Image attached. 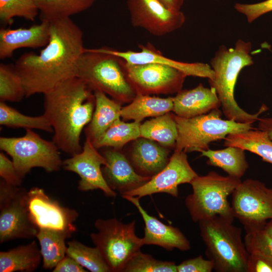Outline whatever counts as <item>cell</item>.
<instances>
[{
	"mask_svg": "<svg viewBox=\"0 0 272 272\" xmlns=\"http://www.w3.org/2000/svg\"><path fill=\"white\" fill-rule=\"evenodd\" d=\"M264 229L265 231L272 237V219L265 224Z\"/></svg>",
	"mask_w": 272,
	"mask_h": 272,
	"instance_id": "obj_45",
	"label": "cell"
},
{
	"mask_svg": "<svg viewBox=\"0 0 272 272\" xmlns=\"http://www.w3.org/2000/svg\"><path fill=\"white\" fill-rule=\"evenodd\" d=\"M27 204L31 219L36 226L68 233H74V224L79 213L74 209L61 206L50 197L43 189L33 187L28 191Z\"/></svg>",
	"mask_w": 272,
	"mask_h": 272,
	"instance_id": "obj_13",
	"label": "cell"
},
{
	"mask_svg": "<svg viewBox=\"0 0 272 272\" xmlns=\"http://www.w3.org/2000/svg\"><path fill=\"white\" fill-rule=\"evenodd\" d=\"M243 240L248 253L257 250L272 256V237L264 228L246 231Z\"/></svg>",
	"mask_w": 272,
	"mask_h": 272,
	"instance_id": "obj_37",
	"label": "cell"
},
{
	"mask_svg": "<svg viewBox=\"0 0 272 272\" xmlns=\"http://www.w3.org/2000/svg\"><path fill=\"white\" fill-rule=\"evenodd\" d=\"M140 125L138 121L128 123L119 119L93 144L97 149L104 147L121 149L129 142L140 138Z\"/></svg>",
	"mask_w": 272,
	"mask_h": 272,
	"instance_id": "obj_31",
	"label": "cell"
},
{
	"mask_svg": "<svg viewBox=\"0 0 272 272\" xmlns=\"http://www.w3.org/2000/svg\"><path fill=\"white\" fill-rule=\"evenodd\" d=\"M251 46L250 42L241 39L237 41L233 48L221 45L211 60L215 73L214 78L209 80L211 87L215 90L226 118L240 123H253L267 109L262 104L257 113L249 114L238 105L234 97V89L240 72L253 63L250 54Z\"/></svg>",
	"mask_w": 272,
	"mask_h": 272,
	"instance_id": "obj_3",
	"label": "cell"
},
{
	"mask_svg": "<svg viewBox=\"0 0 272 272\" xmlns=\"http://www.w3.org/2000/svg\"><path fill=\"white\" fill-rule=\"evenodd\" d=\"M135 221L124 224L116 218L98 219L97 232L90 234L95 245L112 272H123L130 259L144 245L135 232Z\"/></svg>",
	"mask_w": 272,
	"mask_h": 272,
	"instance_id": "obj_8",
	"label": "cell"
},
{
	"mask_svg": "<svg viewBox=\"0 0 272 272\" xmlns=\"http://www.w3.org/2000/svg\"><path fill=\"white\" fill-rule=\"evenodd\" d=\"M233 216L246 231L264 228L272 219V188L255 179H247L237 186L232 194Z\"/></svg>",
	"mask_w": 272,
	"mask_h": 272,
	"instance_id": "obj_11",
	"label": "cell"
},
{
	"mask_svg": "<svg viewBox=\"0 0 272 272\" xmlns=\"http://www.w3.org/2000/svg\"><path fill=\"white\" fill-rule=\"evenodd\" d=\"M214 269L213 262L202 255L182 261L177 265V272H211Z\"/></svg>",
	"mask_w": 272,
	"mask_h": 272,
	"instance_id": "obj_40",
	"label": "cell"
},
{
	"mask_svg": "<svg viewBox=\"0 0 272 272\" xmlns=\"http://www.w3.org/2000/svg\"><path fill=\"white\" fill-rule=\"evenodd\" d=\"M76 77L92 91L102 92L119 102L130 103L137 94L127 78L125 61L96 48L85 49L78 63Z\"/></svg>",
	"mask_w": 272,
	"mask_h": 272,
	"instance_id": "obj_4",
	"label": "cell"
},
{
	"mask_svg": "<svg viewBox=\"0 0 272 272\" xmlns=\"http://www.w3.org/2000/svg\"><path fill=\"white\" fill-rule=\"evenodd\" d=\"M95 106L93 116L84 131L86 138L93 143L115 121L120 119L121 107L119 102L109 98L106 94L94 92Z\"/></svg>",
	"mask_w": 272,
	"mask_h": 272,
	"instance_id": "obj_23",
	"label": "cell"
},
{
	"mask_svg": "<svg viewBox=\"0 0 272 272\" xmlns=\"http://www.w3.org/2000/svg\"><path fill=\"white\" fill-rule=\"evenodd\" d=\"M42 259L36 241L0 252V272H32Z\"/></svg>",
	"mask_w": 272,
	"mask_h": 272,
	"instance_id": "obj_25",
	"label": "cell"
},
{
	"mask_svg": "<svg viewBox=\"0 0 272 272\" xmlns=\"http://www.w3.org/2000/svg\"><path fill=\"white\" fill-rule=\"evenodd\" d=\"M123 272H177V265L173 261L157 260L140 250L128 262Z\"/></svg>",
	"mask_w": 272,
	"mask_h": 272,
	"instance_id": "obj_36",
	"label": "cell"
},
{
	"mask_svg": "<svg viewBox=\"0 0 272 272\" xmlns=\"http://www.w3.org/2000/svg\"><path fill=\"white\" fill-rule=\"evenodd\" d=\"M165 7L174 11H181L184 0H158Z\"/></svg>",
	"mask_w": 272,
	"mask_h": 272,
	"instance_id": "obj_44",
	"label": "cell"
},
{
	"mask_svg": "<svg viewBox=\"0 0 272 272\" xmlns=\"http://www.w3.org/2000/svg\"><path fill=\"white\" fill-rule=\"evenodd\" d=\"M221 115L219 108L189 118L174 114L178 130L175 150L185 153L201 152L209 149L211 143L224 140L229 134L254 128L252 123L223 119Z\"/></svg>",
	"mask_w": 272,
	"mask_h": 272,
	"instance_id": "obj_7",
	"label": "cell"
},
{
	"mask_svg": "<svg viewBox=\"0 0 272 272\" xmlns=\"http://www.w3.org/2000/svg\"><path fill=\"white\" fill-rule=\"evenodd\" d=\"M170 158L167 149L153 141L140 137L133 144L130 162L139 174L152 177L166 166Z\"/></svg>",
	"mask_w": 272,
	"mask_h": 272,
	"instance_id": "obj_22",
	"label": "cell"
},
{
	"mask_svg": "<svg viewBox=\"0 0 272 272\" xmlns=\"http://www.w3.org/2000/svg\"><path fill=\"white\" fill-rule=\"evenodd\" d=\"M233 222L219 216L198 222L206 255L218 272H247L249 253L241 229Z\"/></svg>",
	"mask_w": 272,
	"mask_h": 272,
	"instance_id": "obj_5",
	"label": "cell"
},
{
	"mask_svg": "<svg viewBox=\"0 0 272 272\" xmlns=\"http://www.w3.org/2000/svg\"><path fill=\"white\" fill-rule=\"evenodd\" d=\"M0 149L11 156L22 179L35 167L52 172L62 167L63 161L55 144L43 139L31 129H26L22 137H1Z\"/></svg>",
	"mask_w": 272,
	"mask_h": 272,
	"instance_id": "obj_9",
	"label": "cell"
},
{
	"mask_svg": "<svg viewBox=\"0 0 272 272\" xmlns=\"http://www.w3.org/2000/svg\"><path fill=\"white\" fill-rule=\"evenodd\" d=\"M0 124L10 128L36 129L53 132L49 120L43 114L38 116L26 115L4 102H0Z\"/></svg>",
	"mask_w": 272,
	"mask_h": 272,
	"instance_id": "obj_32",
	"label": "cell"
},
{
	"mask_svg": "<svg viewBox=\"0 0 272 272\" xmlns=\"http://www.w3.org/2000/svg\"><path fill=\"white\" fill-rule=\"evenodd\" d=\"M41 21L70 18L90 8L96 0H35Z\"/></svg>",
	"mask_w": 272,
	"mask_h": 272,
	"instance_id": "obj_30",
	"label": "cell"
},
{
	"mask_svg": "<svg viewBox=\"0 0 272 272\" xmlns=\"http://www.w3.org/2000/svg\"><path fill=\"white\" fill-rule=\"evenodd\" d=\"M138 209L144 221V245H155L167 250L176 248L181 251L190 249V243L185 236L177 228L166 225L156 217L149 215L140 202L137 196L122 195Z\"/></svg>",
	"mask_w": 272,
	"mask_h": 272,
	"instance_id": "obj_18",
	"label": "cell"
},
{
	"mask_svg": "<svg viewBox=\"0 0 272 272\" xmlns=\"http://www.w3.org/2000/svg\"><path fill=\"white\" fill-rule=\"evenodd\" d=\"M49 31V42L39 54L25 53L14 64L27 97L44 94L76 77L78 63L85 49L82 30L70 18L50 21Z\"/></svg>",
	"mask_w": 272,
	"mask_h": 272,
	"instance_id": "obj_1",
	"label": "cell"
},
{
	"mask_svg": "<svg viewBox=\"0 0 272 272\" xmlns=\"http://www.w3.org/2000/svg\"><path fill=\"white\" fill-rule=\"evenodd\" d=\"M127 78L137 93L169 94L181 90L187 77L168 65L157 63L129 64L125 61Z\"/></svg>",
	"mask_w": 272,
	"mask_h": 272,
	"instance_id": "obj_12",
	"label": "cell"
},
{
	"mask_svg": "<svg viewBox=\"0 0 272 272\" xmlns=\"http://www.w3.org/2000/svg\"><path fill=\"white\" fill-rule=\"evenodd\" d=\"M173 108V97L161 98L137 93L129 104L121 108V117L141 122L145 118L169 113Z\"/></svg>",
	"mask_w": 272,
	"mask_h": 272,
	"instance_id": "obj_24",
	"label": "cell"
},
{
	"mask_svg": "<svg viewBox=\"0 0 272 272\" xmlns=\"http://www.w3.org/2000/svg\"><path fill=\"white\" fill-rule=\"evenodd\" d=\"M247 272H272V256L257 250L249 252Z\"/></svg>",
	"mask_w": 272,
	"mask_h": 272,
	"instance_id": "obj_39",
	"label": "cell"
},
{
	"mask_svg": "<svg viewBox=\"0 0 272 272\" xmlns=\"http://www.w3.org/2000/svg\"><path fill=\"white\" fill-rule=\"evenodd\" d=\"M72 235L61 231L39 229L36 237L40 244L44 269H53L66 256L67 246L65 241Z\"/></svg>",
	"mask_w": 272,
	"mask_h": 272,
	"instance_id": "obj_28",
	"label": "cell"
},
{
	"mask_svg": "<svg viewBox=\"0 0 272 272\" xmlns=\"http://www.w3.org/2000/svg\"><path fill=\"white\" fill-rule=\"evenodd\" d=\"M50 38L49 22L41 21L29 28L0 29V59L11 57L14 52L22 48L44 47Z\"/></svg>",
	"mask_w": 272,
	"mask_h": 272,
	"instance_id": "obj_20",
	"label": "cell"
},
{
	"mask_svg": "<svg viewBox=\"0 0 272 272\" xmlns=\"http://www.w3.org/2000/svg\"><path fill=\"white\" fill-rule=\"evenodd\" d=\"M91 91L84 82L74 77L44 94L43 114L53 128L52 141L71 156L82 150L81 134L90 122L95 106Z\"/></svg>",
	"mask_w": 272,
	"mask_h": 272,
	"instance_id": "obj_2",
	"label": "cell"
},
{
	"mask_svg": "<svg viewBox=\"0 0 272 272\" xmlns=\"http://www.w3.org/2000/svg\"><path fill=\"white\" fill-rule=\"evenodd\" d=\"M173 101L172 111L185 118L208 113L221 106L215 90L205 87L201 83L193 89L179 91Z\"/></svg>",
	"mask_w": 272,
	"mask_h": 272,
	"instance_id": "obj_21",
	"label": "cell"
},
{
	"mask_svg": "<svg viewBox=\"0 0 272 272\" xmlns=\"http://www.w3.org/2000/svg\"><path fill=\"white\" fill-rule=\"evenodd\" d=\"M258 128L265 132L272 141V117L259 118Z\"/></svg>",
	"mask_w": 272,
	"mask_h": 272,
	"instance_id": "obj_43",
	"label": "cell"
},
{
	"mask_svg": "<svg viewBox=\"0 0 272 272\" xmlns=\"http://www.w3.org/2000/svg\"><path fill=\"white\" fill-rule=\"evenodd\" d=\"M131 24L151 35L161 36L180 28L185 16L181 11L168 9L158 0H127Z\"/></svg>",
	"mask_w": 272,
	"mask_h": 272,
	"instance_id": "obj_14",
	"label": "cell"
},
{
	"mask_svg": "<svg viewBox=\"0 0 272 272\" xmlns=\"http://www.w3.org/2000/svg\"><path fill=\"white\" fill-rule=\"evenodd\" d=\"M224 140L225 147L241 148L259 156L263 161L272 164V141L265 132L254 128L229 134Z\"/></svg>",
	"mask_w": 272,
	"mask_h": 272,
	"instance_id": "obj_27",
	"label": "cell"
},
{
	"mask_svg": "<svg viewBox=\"0 0 272 272\" xmlns=\"http://www.w3.org/2000/svg\"><path fill=\"white\" fill-rule=\"evenodd\" d=\"M66 255L92 272H110V269L98 248L87 246L79 241L67 243Z\"/></svg>",
	"mask_w": 272,
	"mask_h": 272,
	"instance_id": "obj_33",
	"label": "cell"
},
{
	"mask_svg": "<svg viewBox=\"0 0 272 272\" xmlns=\"http://www.w3.org/2000/svg\"><path fill=\"white\" fill-rule=\"evenodd\" d=\"M0 176L2 180L14 186H20L22 178L18 174L12 160L0 153Z\"/></svg>",
	"mask_w": 272,
	"mask_h": 272,
	"instance_id": "obj_41",
	"label": "cell"
},
{
	"mask_svg": "<svg viewBox=\"0 0 272 272\" xmlns=\"http://www.w3.org/2000/svg\"><path fill=\"white\" fill-rule=\"evenodd\" d=\"M39 12L35 0H0V19L10 25L15 17L35 20Z\"/></svg>",
	"mask_w": 272,
	"mask_h": 272,
	"instance_id": "obj_35",
	"label": "cell"
},
{
	"mask_svg": "<svg viewBox=\"0 0 272 272\" xmlns=\"http://www.w3.org/2000/svg\"><path fill=\"white\" fill-rule=\"evenodd\" d=\"M139 51H121L107 47L96 48L98 50L110 53L121 58L129 64L157 63L174 67L186 76L206 78L213 80L215 73L211 65L202 62H184L164 56L152 44L140 45Z\"/></svg>",
	"mask_w": 272,
	"mask_h": 272,
	"instance_id": "obj_17",
	"label": "cell"
},
{
	"mask_svg": "<svg viewBox=\"0 0 272 272\" xmlns=\"http://www.w3.org/2000/svg\"><path fill=\"white\" fill-rule=\"evenodd\" d=\"M106 163L102 154L99 153L92 142L86 138L82 151L63 161L62 167L79 176V190L87 191L100 189L107 196L114 197L116 193L107 183L101 168V166H104Z\"/></svg>",
	"mask_w": 272,
	"mask_h": 272,
	"instance_id": "obj_16",
	"label": "cell"
},
{
	"mask_svg": "<svg viewBox=\"0 0 272 272\" xmlns=\"http://www.w3.org/2000/svg\"><path fill=\"white\" fill-rule=\"evenodd\" d=\"M234 8L245 16L248 22L251 23L263 14L272 11V0L252 4L236 3Z\"/></svg>",
	"mask_w": 272,
	"mask_h": 272,
	"instance_id": "obj_38",
	"label": "cell"
},
{
	"mask_svg": "<svg viewBox=\"0 0 272 272\" xmlns=\"http://www.w3.org/2000/svg\"><path fill=\"white\" fill-rule=\"evenodd\" d=\"M102 154L106 161L102 169L103 176L109 186L122 195L141 186L152 177L137 173L130 161L116 149L106 150Z\"/></svg>",
	"mask_w": 272,
	"mask_h": 272,
	"instance_id": "obj_19",
	"label": "cell"
},
{
	"mask_svg": "<svg viewBox=\"0 0 272 272\" xmlns=\"http://www.w3.org/2000/svg\"><path fill=\"white\" fill-rule=\"evenodd\" d=\"M26 97L25 88L15 64L0 63L1 102H19Z\"/></svg>",
	"mask_w": 272,
	"mask_h": 272,
	"instance_id": "obj_34",
	"label": "cell"
},
{
	"mask_svg": "<svg viewBox=\"0 0 272 272\" xmlns=\"http://www.w3.org/2000/svg\"><path fill=\"white\" fill-rule=\"evenodd\" d=\"M28 191L0 181V243L36 237L38 228L30 218Z\"/></svg>",
	"mask_w": 272,
	"mask_h": 272,
	"instance_id": "obj_10",
	"label": "cell"
},
{
	"mask_svg": "<svg viewBox=\"0 0 272 272\" xmlns=\"http://www.w3.org/2000/svg\"><path fill=\"white\" fill-rule=\"evenodd\" d=\"M53 272H86L87 270L72 257L66 255L53 269Z\"/></svg>",
	"mask_w": 272,
	"mask_h": 272,
	"instance_id": "obj_42",
	"label": "cell"
},
{
	"mask_svg": "<svg viewBox=\"0 0 272 272\" xmlns=\"http://www.w3.org/2000/svg\"><path fill=\"white\" fill-rule=\"evenodd\" d=\"M241 179L224 176L215 171L197 176L190 183L192 192L185 198V206L194 222L219 216L231 221L235 219L228 196L241 183Z\"/></svg>",
	"mask_w": 272,
	"mask_h": 272,
	"instance_id": "obj_6",
	"label": "cell"
},
{
	"mask_svg": "<svg viewBox=\"0 0 272 272\" xmlns=\"http://www.w3.org/2000/svg\"><path fill=\"white\" fill-rule=\"evenodd\" d=\"M140 130V137L166 147H175L178 130L174 114L167 113L147 120L141 124Z\"/></svg>",
	"mask_w": 272,
	"mask_h": 272,
	"instance_id": "obj_29",
	"label": "cell"
},
{
	"mask_svg": "<svg viewBox=\"0 0 272 272\" xmlns=\"http://www.w3.org/2000/svg\"><path fill=\"white\" fill-rule=\"evenodd\" d=\"M245 150L235 146H228L218 150L208 149L201 153L208 158V165L223 169L230 176L241 179L249 167Z\"/></svg>",
	"mask_w": 272,
	"mask_h": 272,
	"instance_id": "obj_26",
	"label": "cell"
},
{
	"mask_svg": "<svg viewBox=\"0 0 272 272\" xmlns=\"http://www.w3.org/2000/svg\"><path fill=\"white\" fill-rule=\"evenodd\" d=\"M197 176L190 165L186 153L175 150L162 170L141 186L123 195L140 198L155 193H165L178 197V186L184 183L190 184Z\"/></svg>",
	"mask_w": 272,
	"mask_h": 272,
	"instance_id": "obj_15",
	"label": "cell"
}]
</instances>
